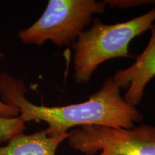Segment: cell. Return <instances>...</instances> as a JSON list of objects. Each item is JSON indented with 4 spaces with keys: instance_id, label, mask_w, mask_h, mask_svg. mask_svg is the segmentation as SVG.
I'll list each match as a JSON object with an SVG mask.
<instances>
[{
    "instance_id": "4",
    "label": "cell",
    "mask_w": 155,
    "mask_h": 155,
    "mask_svg": "<svg viewBox=\"0 0 155 155\" xmlns=\"http://www.w3.org/2000/svg\"><path fill=\"white\" fill-rule=\"evenodd\" d=\"M68 139L86 155H155V126L144 124L131 129L84 126Z\"/></svg>"
},
{
    "instance_id": "3",
    "label": "cell",
    "mask_w": 155,
    "mask_h": 155,
    "mask_svg": "<svg viewBox=\"0 0 155 155\" xmlns=\"http://www.w3.org/2000/svg\"><path fill=\"white\" fill-rule=\"evenodd\" d=\"M105 4L95 0H50L43 14L30 28L19 32L25 44L40 45L52 41L58 46L70 45L92 21L105 12Z\"/></svg>"
},
{
    "instance_id": "6",
    "label": "cell",
    "mask_w": 155,
    "mask_h": 155,
    "mask_svg": "<svg viewBox=\"0 0 155 155\" xmlns=\"http://www.w3.org/2000/svg\"><path fill=\"white\" fill-rule=\"evenodd\" d=\"M71 132L59 137H50L45 130L32 134L15 136L7 145L0 146V155H56L59 145L68 139Z\"/></svg>"
},
{
    "instance_id": "5",
    "label": "cell",
    "mask_w": 155,
    "mask_h": 155,
    "mask_svg": "<svg viewBox=\"0 0 155 155\" xmlns=\"http://www.w3.org/2000/svg\"><path fill=\"white\" fill-rule=\"evenodd\" d=\"M150 30V40L144 51L131 66L118 71L113 76L120 88L127 89L124 100L135 107L141 101L147 84L155 77V24Z\"/></svg>"
},
{
    "instance_id": "9",
    "label": "cell",
    "mask_w": 155,
    "mask_h": 155,
    "mask_svg": "<svg viewBox=\"0 0 155 155\" xmlns=\"http://www.w3.org/2000/svg\"><path fill=\"white\" fill-rule=\"evenodd\" d=\"M19 114V108L16 106L9 105L0 100V118L17 117Z\"/></svg>"
},
{
    "instance_id": "1",
    "label": "cell",
    "mask_w": 155,
    "mask_h": 155,
    "mask_svg": "<svg viewBox=\"0 0 155 155\" xmlns=\"http://www.w3.org/2000/svg\"><path fill=\"white\" fill-rule=\"evenodd\" d=\"M120 91L113 77H108L100 90L86 101L53 107L37 106L25 98L24 81L0 72L2 101L18 108L19 116L25 124L31 121L46 122V133L50 137L65 134L68 129L78 126L133 128L136 122L142 121V115L126 101Z\"/></svg>"
},
{
    "instance_id": "7",
    "label": "cell",
    "mask_w": 155,
    "mask_h": 155,
    "mask_svg": "<svg viewBox=\"0 0 155 155\" xmlns=\"http://www.w3.org/2000/svg\"><path fill=\"white\" fill-rule=\"evenodd\" d=\"M25 128V123L19 116L13 118H0V144L22 134Z\"/></svg>"
},
{
    "instance_id": "2",
    "label": "cell",
    "mask_w": 155,
    "mask_h": 155,
    "mask_svg": "<svg viewBox=\"0 0 155 155\" xmlns=\"http://www.w3.org/2000/svg\"><path fill=\"white\" fill-rule=\"evenodd\" d=\"M154 22L155 7L141 16L117 24H104L100 19H95L92 26L83 31L73 44L75 80L86 83L104 62L129 57L131 40L150 30Z\"/></svg>"
},
{
    "instance_id": "8",
    "label": "cell",
    "mask_w": 155,
    "mask_h": 155,
    "mask_svg": "<svg viewBox=\"0 0 155 155\" xmlns=\"http://www.w3.org/2000/svg\"><path fill=\"white\" fill-rule=\"evenodd\" d=\"M103 2L113 8L128 9L141 5H155V0H105Z\"/></svg>"
}]
</instances>
